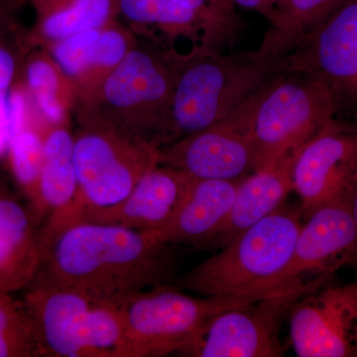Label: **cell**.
<instances>
[{
	"instance_id": "6da1fadb",
	"label": "cell",
	"mask_w": 357,
	"mask_h": 357,
	"mask_svg": "<svg viewBox=\"0 0 357 357\" xmlns=\"http://www.w3.org/2000/svg\"><path fill=\"white\" fill-rule=\"evenodd\" d=\"M169 244L153 234L100 223H77L47 249L32 282L117 305L174 278Z\"/></svg>"
},
{
	"instance_id": "7a4b0ae2",
	"label": "cell",
	"mask_w": 357,
	"mask_h": 357,
	"mask_svg": "<svg viewBox=\"0 0 357 357\" xmlns=\"http://www.w3.org/2000/svg\"><path fill=\"white\" fill-rule=\"evenodd\" d=\"M162 52L172 67L174 88L160 148L222 121L275 79L287 74L285 56L262 47L222 54L199 44L184 53L174 48Z\"/></svg>"
},
{
	"instance_id": "3957f363",
	"label": "cell",
	"mask_w": 357,
	"mask_h": 357,
	"mask_svg": "<svg viewBox=\"0 0 357 357\" xmlns=\"http://www.w3.org/2000/svg\"><path fill=\"white\" fill-rule=\"evenodd\" d=\"M77 192L72 203L40 229L43 256L63 231L89 211L107 208L128 196L160 165V147L107 122L77 114L74 132Z\"/></svg>"
},
{
	"instance_id": "277c9868",
	"label": "cell",
	"mask_w": 357,
	"mask_h": 357,
	"mask_svg": "<svg viewBox=\"0 0 357 357\" xmlns=\"http://www.w3.org/2000/svg\"><path fill=\"white\" fill-rule=\"evenodd\" d=\"M303 218L301 206L283 204L190 270L181 286L199 296L265 297L297 291L284 290L281 281L292 259Z\"/></svg>"
},
{
	"instance_id": "5b68a950",
	"label": "cell",
	"mask_w": 357,
	"mask_h": 357,
	"mask_svg": "<svg viewBox=\"0 0 357 357\" xmlns=\"http://www.w3.org/2000/svg\"><path fill=\"white\" fill-rule=\"evenodd\" d=\"M21 302L39 356L128 357L116 305L35 282L23 290Z\"/></svg>"
},
{
	"instance_id": "8992f818",
	"label": "cell",
	"mask_w": 357,
	"mask_h": 357,
	"mask_svg": "<svg viewBox=\"0 0 357 357\" xmlns=\"http://www.w3.org/2000/svg\"><path fill=\"white\" fill-rule=\"evenodd\" d=\"M173 88L172 67L163 52L137 45L93 93L77 102V114L107 122L159 146Z\"/></svg>"
},
{
	"instance_id": "52a82bcc",
	"label": "cell",
	"mask_w": 357,
	"mask_h": 357,
	"mask_svg": "<svg viewBox=\"0 0 357 357\" xmlns=\"http://www.w3.org/2000/svg\"><path fill=\"white\" fill-rule=\"evenodd\" d=\"M261 298L191 296L170 284L134 293L116 305L128 357L178 354L211 317Z\"/></svg>"
},
{
	"instance_id": "ba28073f",
	"label": "cell",
	"mask_w": 357,
	"mask_h": 357,
	"mask_svg": "<svg viewBox=\"0 0 357 357\" xmlns=\"http://www.w3.org/2000/svg\"><path fill=\"white\" fill-rule=\"evenodd\" d=\"M337 96L328 84L302 73H287L262 89L251 121L255 171L314 137L335 119Z\"/></svg>"
},
{
	"instance_id": "9c48e42d",
	"label": "cell",
	"mask_w": 357,
	"mask_h": 357,
	"mask_svg": "<svg viewBox=\"0 0 357 357\" xmlns=\"http://www.w3.org/2000/svg\"><path fill=\"white\" fill-rule=\"evenodd\" d=\"M301 291L277 293L211 317L178 354L192 357H280V333Z\"/></svg>"
},
{
	"instance_id": "30bf717a",
	"label": "cell",
	"mask_w": 357,
	"mask_h": 357,
	"mask_svg": "<svg viewBox=\"0 0 357 357\" xmlns=\"http://www.w3.org/2000/svg\"><path fill=\"white\" fill-rule=\"evenodd\" d=\"M262 89L222 121L160 148V165L195 180H243L255 172L251 121Z\"/></svg>"
},
{
	"instance_id": "8fae6325",
	"label": "cell",
	"mask_w": 357,
	"mask_h": 357,
	"mask_svg": "<svg viewBox=\"0 0 357 357\" xmlns=\"http://www.w3.org/2000/svg\"><path fill=\"white\" fill-rule=\"evenodd\" d=\"M294 192L306 218L321 206L351 203L357 187V128L333 119L301 149Z\"/></svg>"
},
{
	"instance_id": "7c38bea8",
	"label": "cell",
	"mask_w": 357,
	"mask_h": 357,
	"mask_svg": "<svg viewBox=\"0 0 357 357\" xmlns=\"http://www.w3.org/2000/svg\"><path fill=\"white\" fill-rule=\"evenodd\" d=\"M356 261L357 227L351 203L326 204L303 222L281 288L312 292L337 269Z\"/></svg>"
},
{
	"instance_id": "4fadbf2b",
	"label": "cell",
	"mask_w": 357,
	"mask_h": 357,
	"mask_svg": "<svg viewBox=\"0 0 357 357\" xmlns=\"http://www.w3.org/2000/svg\"><path fill=\"white\" fill-rule=\"evenodd\" d=\"M288 318L296 356H354L357 281L304 294L294 302Z\"/></svg>"
},
{
	"instance_id": "5bb4252c",
	"label": "cell",
	"mask_w": 357,
	"mask_h": 357,
	"mask_svg": "<svg viewBox=\"0 0 357 357\" xmlns=\"http://www.w3.org/2000/svg\"><path fill=\"white\" fill-rule=\"evenodd\" d=\"M287 73H302L328 84L342 100L357 98V0H345L285 55Z\"/></svg>"
},
{
	"instance_id": "9a60e30c",
	"label": "cell",
	"mask_w": 357,
	"mask_h": 357,
	"mask_svg": "<svg viewBox=\"0 0 357 357\" xmlns=\"http://www.w3.org/2000/svg\"><path fill=\"white\" fill-rule=\"evenodd\" d=\"M195 181L183 171L159 165L126 198L114 206L84 213L75 225L100 223L159 234L174 222Z\"/></svg>"
},
{
	"instance_id": "2e32d148",
	"label": "cell",
	"mask_w": 357,
	"mask_h": 357,
	"mask_svg": "<svg viewBox=\"0 0 357 357\" xmlns=\"http://www.w3.org/2000/svg\"><path fill=\"white\" fill-rule=\"evenodd\" d=\"M136 35L121 21L73 35L43 47L74 86L77 105L137 46Z\"/></svg>"
},
{
	"instance_id": "e0dca14e",
	"label": "cell",
	"mask_w": 357,
	"mask_h": 357,
	"mask_svg": "<svg viewBox=\"0 0 357 357\" xmlns=\"http://www.w3.org/2000/svg\"><path fill=\"white\" fill-rule=\"evenodd\" d=\"M41 225L27 202L0 181V291H23L42 258Z\"/></svg>"
},
{
	"instance_id": "ac0fdd59",
	"label": "cell",
	"mask_w": 357,
	"mask_h": 357,
	"mask_svg": "<svg viewBox=\"0 0 357 357\" xmlns=\"http://www.w3.org/2000/svg\"><path fill=\"white\" fill-rule=\"evenodd\" d=\"M303 146L249 174L239 182L229 217L211 243L222 248L243 230L283 206L294 192V165Z\"/></svg>"
},
{
	"instance_id": "d6986e66",
	"label": "cell",
	"mask_w": 357,
	"mask_h": 357,
	"mask_svg": "<svg viewBox=\"0 0 357 357\" xmlns=\"http://www.w3.org/2000/svg\"><path fill=\"white\" fill-rule=\"evenodd\" d=\"M241 181H195L174 222L154 236L167 244L211 243L229 217Z\"/></svg>"
},
{
	"instance_id": "ffe728a7",
	"label": "cell",
	"mask_w": 357,
	"mask_h": 357,
	"mask_svg": "<svg viewBox=\"0 0 357 357\" xmlns=\"http://www.w3.org/2000/svg\"><path fill=\"white\" fill-rule=\"evenodd\" d=\"M74 132L69 123L48 124L44 131V154L35 215L40 225L67 208L77 192Z\"/></svg>"
},
{
	"instance_id": "44dd1931",
	"label": "cell",
	"mask_w": 357,
	"mask_h": 357,
	"mask_svg": "<svg viewBox=\"0 0 357 357\" xmlns=\"http://www.w3.org/2000/svg\"><path fill=\"white\" fill-rule=\"evenodd\" d=\"M135 35L160 43L189 40L192 46L204 43L206 27L201 17L174 0H117V17Z\"/></svg>"
},
{
	"instance_id": "7402d4cb",
	"label": "cell",
	"mask_w": 357,
	"mask_h": 357,
	"mask_svg": "<svg viewBox=\"0 0 357 357\" xmlns=\"http://www.w3.org/2000/svg\"><path fill=\"white\" fill-rule=\"evenodd\" d=\"M33 42L43 47L117 18V0H33Z\"/></svg>"
},
{
	"instance_id": "603a6c76",
	"label": "cell",
	"mask_w": 357,
	"mask_h": 357,
	"mask_svg": "<svg viewBox=\"0 0 357 357\" xmlns=\"http://www.w3.org/2000/svg\"><path fill=\"white\" fill-rule=\"evenodd\" d=\"M24 79L26 91L45 123L69 121L70 112L77 107V93L46 49L28 59Z\"/></svg>"
},
{
	"instance_id": "cb8c5ba5",
	"label": "cell",
	"mask_w": 357,
	"mask_h": 357,
	"mask_svg": "<svg viewBox=\"0 0 357 357\" xmlns=\"http://www.w3.org/2000/svg\"><path fill=\"white\" fill-rule=\"evenodd\" d=\"M345 0H284L276 4L260 47L285 56L325 22Z\"/></svg>"
},
{
	"instance_id": "d4e9b609",
	"label": "cell",
	"mask_w": 357,
	"mask_h": 357,
	"mask_svg": "<svg viewBox=\"0 0 357 357\" xmlns=\"http://www.w3.org/2000/svg\"><path fill=\"white\" fill-rule=\"evenodd\" d=\"M47 126L37 128L28 124L13 136L6 151L13 177L33 211L38 198V183L43 163L44 131Z\"/></svg>"
},
{
	"instance_id": "484cf974",
	"label": "cell",
	"mask_w": 357,
	"mask_h": 357,
	"mask_svg": "<svg viewBox=\"0 0 357 357\" xmlns=\"http://www.w3.org/2000/svg\"><path fill=\"white\" fill-rule=\"evenodd\" d=\"M39 356L31 321L21 300L0 291V357Z\"/></svg>"
},
{
	"instance_id": "4316f807",
	"label": "cell",
	"mask_w": 357,
	"mask_h": 357,
	"mask_svg": "<svg viewBox=\"0 0 357 357\" xmlns=\"http://www.w3.org/2000/svg\"><path fill=\"white\" fill-rule=\"evenodd\" d=\"M198 14L206 27L204 46L220 50L234 41L239 28L238 18L220 0H174Z\"/></svg>"
},
{
	"instance_id": "83f0119b",
	"label": "cell",
	"mask_w": 357,
	"mask_h": 357,
	"mask_svg": "<svg viewBox=\"0 0 357 357\" xmlns=\"http://www.w3.org/2000/svg\"><path fill=\"white\" fill-rule=\"evenodd\" d=\"M17 59L7 43L0 45V93H6L17 74Z\"/></svg>"
},
{
	"instance_id": "f1b7e54d",
	"label": "cell",
	"mask_w": 357,
	"mask_h": 357,
	"mask_svg": "<svg viewBox=\"0 0 357 357\" xmlns=\"http://www.w3.org/2000/svg\"><path fill=\"white\" fill-rule=\"evenodd\" d=\"M234 4H238L246 10L260 14L267 20L271 17L276 6V0H234Z\"/></svg>"
},
{
	"instance_id": "f546056e",
	"label": "cell",
	"mask_w": 357,
	"mask_h": 357,
	"mask_svg": "<svg viewBox=\"0 0 357 357\" xmlns=\"http://www.w3.org/2000/svg\"><path fill=\"white\" fill-rule=\"evenodd\" d=\"M20 3L21 0H0V29L11 26V16Z\"/></svg>"
},
{
	"instance_id": "4dcf8cb0",
	"label": "cell",
	"mask_w": 357,
	"mask_h": 357,
	"mask_svg": "<svg viewBox=\"0 0 357 357\" xmlns=\"http://www.w3.org/2000/svg\"><path fill=\"white\" fill-rule=\"evenodd\" d=\"M351 210L352 217H354V222H356L357 227V187L356 192H354V197H352L351 202Z\"/></svg>"
},
{
	"instance_id": "1f68e13d",
	"label": "cell",
	"mask_w": 357,
	"mask_h": 357,
	"mask_svg": "<svg viewBox=\"0 0 357 357\" xmlns=\"http://www.w3.org/2000/svg\"><path fill=\"white\" fill-rule=\"evenodd\" d=\"M220 2L227 7L229 10L234 11V0H220Z\"/></svg>"
},
{
	"instance_id": "d6a6232c",
	"label": "cell",
	"mask_w": 357,
	"mask_h": 357,
	"mask_svg": "<svg viewBox=\"0 0 357 357\" xmlns=\"http://www.w3.org/2000/svg\"><path fill=\"white\" fill-rule=\"evenodd\" d=\"M8 28H6V29H0V45L7 43V42L4 41L3 33L2 32H8Z\"/></svg>"
},
{
	"instance_id": "836d02e7",
	"label": "cell",
	"mask_w": 357,
	"mask_h": 357,
	"mask_svg": "<svg viewBox=\"0 0 357 357\" xmlns=\"http://www.w3.org/2000/svg\"><path fill=\"white\" fill-rule=\"evenodd\" d=\"M6 98V93H0V102H1L3 98Z\"/></svg>"
},
{
	"instance_id": "e575fe53",
	"label": "cell",
	"mask_w": 357,
	"mask_h": 357,
	"mask_svg": "<svg viewBox=\"0 0 357 357\" xmlns=\"http://www.w3.org/2000/svg\"><path fill=\"white\" fill-rule=\"evenodd\" d=\"M284 0H276V4L281 3V2H283Z\"/></svg>"
},
{
	"instance_id": "d590c367",
	"label": "cell",
	"mask_w": 357,
	"mask_h": 357,
	"mask_svg": "<svg viewBox=\"0 0 357 357\" xmlns=\"http://www.w3.org/2000/svg\"><path fill=\"white\" fill-rule=\"evenodd\" d=\"M354 356H357V351L356 352V354H354Z\"/></svg>"
}]
</instances>
